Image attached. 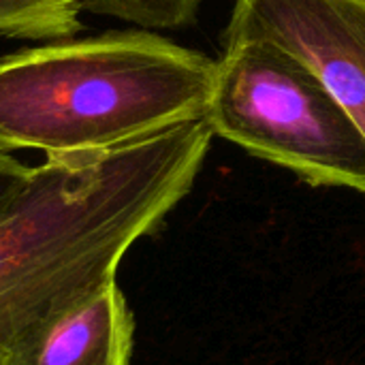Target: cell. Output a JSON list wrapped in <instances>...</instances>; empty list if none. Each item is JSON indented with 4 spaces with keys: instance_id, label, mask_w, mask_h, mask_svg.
Wrapping results in <instances>:
<instances>
[{
    "instance_id": "cell-1",
    "label": "cell",
    "mask_w": 365,
    "mask_h": 365,
    "mask_svg": "<svg viewBox=\"0 0 365 365\" xmlns=\"http://www.w3.org/2000/svg\"><path fill=\"white\" fill-rule=\"evenodd\" d=\"M212 139L201 118L32 167L0 214V365L118 280L124 255L190 192Z\"/></svg>"
},
{
    "instance_id": "cell-2",
    "label": "cell",
    "mask_w": 365,
    "mask_h": 365,
    "mask_svg": "<svg viewBox=\"0 0 365 365\" xmlns=\"http://www.w3.org/2000/svg\"><path fill=\"white\" fill-rule=\"evenodd\" d=\"M216 60L150 30L56 38L0 58V152L113 150L201 120Z\"/></svg>"
},
{
    "instance_id": "cell-3",
    "label": "cell",
    "mask_w": 365,
    "mask_h": 365,
    "mask_svg": "<svg viewBox=\"0 0 365 365\" xmlns=\"http://www.w3.org/2000/svg\"><path fill=\"white\" fill-rule=\"evenodd\" d=\"M205 120L214 135L314 186L365 195V135L325 81L274 41H227Z\"/></svg>"
},
{
    "instance_id": "cell-4",
    "label": "cell",
    "mask_w": 365,
    "mask_h": 365,
    "mask_svg": "<svg viewBox=\"0 0 365 365\" xmlns=\"http://www.w3.org/2000/svg\"><path fill=\"white\" fill-rule=\"evenodd\" d=\"M233 38H267L302 58L365 135V0H235Z\"/></svg>"
},
{
    "instance_id": "cell-5",
    "label": "cell",
    "mask_w": 365,
    "mask_h": 365,
    "mask_svg": "<svg viewBox=\"0 0 365 365\" xmlns=\"http://www.w3.org/2000/svg\"><path fill=\"white\" fill-rule=\"evenodd\" d=\"M135 319L118 280L51 323L11 365H130Z\"/></svg>"
},
{
    "instance_id": "cell-6",
    "label": "cell",
    "mask_w": 365,
    "mask_h": 365,
    "mask_svg": "<svg viewBox=\"0 0 365 365\" xmlns=\"http://www.w3.org/2000/svg\"><path fill=\"white\" fill-rule=\"evenodd\" d=\"M83 11L115 17L143 30L180 28L197 17L203 0H79Z\"/></svg>"
},
{
    "instance_id": "cell-7",
    "label": "cell",
    "mask_w": 365,
    "mask_h": 365,
    "mask_svg": "<svg viewBox=\"0 0 365 365\" xmlns=\"http://www.w3.org/2000/svg\"><path fill=\"white\" fill-rule=\"evenodd\" d=\"M32 167H26L9 152H0V214L15 199L30 178Z\"/></svg>"
}]
</instances>
